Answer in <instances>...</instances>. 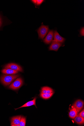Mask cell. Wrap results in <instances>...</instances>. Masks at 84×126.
<instances>
[{
	"mask_svg": "<svg viewBox=\"0 0 84 126\" xmlns=\"http://www.w3.org/2000/svg\"><path fill=\"white\" fill-rule=\"evenodd\" d=\"M74 121L77 124L79 125H83L84 123V118H83L78 115L75 117Z\"/></svg>",
	"mask_w": 84,
	"mask_h": 126,
	"instance_id": "obj_14",
	"label": "cell"
},
{
	"mask_svg": "<svg viewBox=\"0 0 84 126\" xmlns=\"http://www.w3.org/2000/svg\"><path fill=\"white\" fill-rule=\"evenodd\" d=\"M73 106L76 109L78 112L79 113L84 108V102L81 100H78L74 103Z\"/></svg>",
	"mask_w": 84,
	"mask_h": 126,
	"instance_id": "obj_6",
	"label": "cell"
},
{
	"mask_svg": "<svg viewBox=\"0 0 84 126\" xmlns=\"http://www.w3.org/2000/svg\"><path fill=\"white\" fill-rule=\"evenodd\" d=\"M23 82L22 78H19L17 79L9 86V88L14 90L19 89L22 85Z\"/></svg>",
	"mask_w": 84,
	"mask_h": 126,
	"instance_id": "obj_3",
	"label": "cell"
},
{
	"mask_svg": "<svg viewBox=\"0 0 84 126\" xmlns=\"http://www.w3.org/2000/svg\"><path fill=\"white\" fill-rule=\"evenodd\" d=\"M65 40V39L60 35L56 31H55L54 40L52 42H56L62 43H64Z\"/></svg>",
	"mask_w": 84,
	"mask_h": 126,
	"instance_id": "obj_8",
	"label": "cell"
},
{
	"mask_svg": "<svg viewBox=\"0 0 84 126\" xmlns=\"http://www.w3.org/2000/svg\"><path fill=\"white\" fill-rule=\"evenodd\" d=\"M5 68H10L17 71L23 72V70L21 67L19 65L15 63H11L8 64L5 66Z\"/></svg>",
	"mask_w": 84,
	"mask_h": 126,
	"instance_id": "obj_4",
	"label": "cell"
},
{
	"mask_svg": "<svg viewBox=\"0 0 84 126\" xmlns=\"http://www.w3.org/2000/svg\"><path fill=\"white\" fill-rule=\"evenodd\" d=\"M70 110L69 113V117L72 119H74L78 115V112L76 109L73 106H72Z\"/></svg>",
	"mask_w": 84,
	"mask_h": 126,
	"instance_id": "obj_11",
	"label": "cell"
},
{
	"mask_svg": "<svg viewBox=\"0 0 84 126\" xmlns=\"http://www.w3.org/2000/svg\"><path fill=\"white\" fill-rule=\"evenodd\" d=\"M21 117L22 116L20 115L11 118V126H15V125H19Z\"/></svg>",
	"mask_w": 84,
	"mask_h": 126,
	"instance_id": "obj_9",
	"label": "cell"
},
{
	"mask_svg": "<svg viewBox=\"0 0 84 126\" xmlns=\"http://www.w3.org/2000/svg\"><path fill=\"white\" fill-rule=\"evenodd\" d=\"M54 36L53 30H50L46 38L44 40V42L46 44H49L52 41Z\"/></svg>",
	"mask_w": 84,
	"mask_h": 126,
	"instance_id": "obj_5",
	"label": "cell"
},
{
	"mask_svg": "<svg viewBox=\"0 0 84 126\" xmlns=\"http://www.w3.org/2000/svg\"><path fill=\"white\" fill-rule=\"evenodd\" d=\"M36 99L37 97H35L34 98L33 100L29 101L28 102H27L25 104L23 105L21 107L17 109H15L16 110L18 109L24 107H29L33 105L35 106V107L37 108V107L36 106Z\"/></svg>",
	"mask_w": 84,
	"mask_h": 126,
	"instance_id": "obj_12",
	"label": "cell"
},
{
	"mask_svg": "<svg viewBox=\"0 0 84 126\" xmlns=\"http://www.w3.org/2000/svg\"><path fill=\"white\" fill-rule=\"evenodd\" d=\"M84 27L82 28L81 29L80 31V34L82 36H84Z\"/></svg>",
	"mask_w": 84,
	"mask_h": 126,
	"instance_id": "obj_19",
	"label": "cell"
},
{
	"mask_svg": "<svg viewBox=\"0 0 84 126\" xmlns=\"http://www.w3.org/2000/svg\"><path fill=\"white\" fill-rule=\"evenodd\" d=\"M2 73L6 74H17V71L13 70L10 68H5L1 71Z\"/></svg>",
	"mask_w": 84,
	"mask_h": 126,
	"instance_id": "obj_13",
	"label": "cell"
},
{
	"mask_svg": "<svg viewBox=\"0 0 84 126\" xmlns=\"http://www.w3.org/2000/svg\"><path fill=\"white\" fill-rule=\"evenodd\" d=\"M19 77L18 75H3L1 77L0 80L4 85L7 86L9 85Z\"/></svg>",
	"mask_w": 84,
	"mask_h": 126,
	"instance_id": "obj_1",
	"label": "cell"
},
{
	"mask_svg": "<svg viewBox=\"0 0 84 126\" xmlns=\"http://www.w3.org/2000/svg\"><path fill=\"white\" fill-rule=\"evenodd\" d=\"M54 93L49 94H40V97L42 98L47 99L50 98L53 95Z\"/></svg>",
	"mask_w": 84,
	"mask_h": 126,
	"instance_id": "obj_15",
	"label": "cell"
},
{
	"mask_svg": "<svg viewBox=\"0 0 84 126\" xmlns=\"http://www.w3.org/2000/svg\"><path fill=\"white\" fill-rule=\"evenodd\" d=\"M3 21L1 17L0 16V28L3 25Z\"/></svg>",
	"mask_w": 84,
	"mask_h": 126,
	"instance_id": "obj_20",
	"label": "cell"
},
{
	"mask_svg": "<svg viewBox=\"0 0 84 126\" xmlns=\"http://www.w3.org/2000/svg\"><path fill=\"white\" fill-rule=\"evenodd\" d=\"M31 1L36 6H39L44 1L42 0H31Z\"/></svg>",
	"mask_w": 84,
	"mask_h": 126,
	"instance_id": "obj_16",
	"label": "cell"
},
{
	"mask_svg": "<svg viewBox=\"0 0 84 126\" xmlns=\"http://www.w3.org/2000/svg\"><path fill=\"white\" fill-rule=\"evenodd\" d=\"M26 118L23 116H22L19 123L20 126H25L26 123Z\"/></svg>",
	"mask_w": 84,
	"mask_h": 126,
	"instance_id": "obj_17",
	"label": "cell"
},
{
	"mask_svg": "<svg viewBox=\"0 0 84 126\" xmlns=\"http://www.w3.org/2000/svg\"><path fill=\"white\" fill-rule=\"evenodd\" d=\"M63 44L62 43L56 42H52L49 47V50L54 51H58L59 48L62 46Z\"/></svg>",
	"mask_w": 84,
	"mask_h": 126,
	"instance_id": "obj_7",
	"label": "cell"
},
{
	"mask_svg": "<svg viewBox=\"0 0 84 126\" xmlns=\"http://www.w3.org/2000/svg\"><path fill=\"white\" fill-rule=\"evenodd\" d=\"M84 110L83 109L82 111L80 112L78 115L80 117L83 118H84Z\"/></svg>",
	"mask_w": 84,
	"mask_h": 126,
	"instance_id": "obj_18",
	"label": "cell"
},
{
	"mask_svg": "<svg viewBox=\"0 0 84 126\" xmlns=\"http://www.w3.org/2000/svg\"><path fill=\"white\" fill-rule=\"evenodd\" d=\"M54 93L53 90L49 87H44L41 88V94H49Z\"/></svg>",
	"mask_w": 84,
	"mask_h": 126,
	"instance_id": "obj_10",
	"label": "cell"
},
{
	"mask_svg": "<svg viewBox=\"0 0 84 126\" xmlns=\"http://www.w3.org/2000/svg\"><path fill=\"white\" fill-rule=\"evenodd\" d=\"M49 30V27L47 26H45L42 23L37 31L39 38L43 39L48 32Z\"/></svg>",
	"mask_w": 84,
	"mask_h": 126,
	"instance_id": "obj_2",
	"label": "cell"
}]
</instances>
